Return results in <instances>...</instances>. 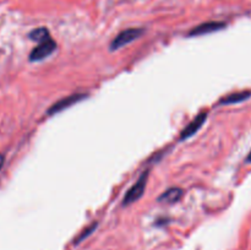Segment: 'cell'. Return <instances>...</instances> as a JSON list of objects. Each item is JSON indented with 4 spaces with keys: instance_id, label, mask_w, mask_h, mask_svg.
<instances>
[{
    "instance_id": "3957f363",
    "label": "cell",
    "mask_w": 251,
    "mask_h": 250,
    "mask_svg": "<svg viewBox=\"0 0 251 250\" xmlns=\"http://www.w3.org/2000/svg\"><path fill=\"white\" fill-rule=\"evenodd\" d=\"M56 49V43L51 38L47 39V41L41 42L29 54V60L31 61H41L43 59L48 58L49 55L54 53Z\"/></svg>"
},
{
    "instance_id": "9c48e42d",
    "label": "cell",
    "mask_w": 251,
    "mask_h": 250,
    "mask_svg": "<svg viewBox=\"0 0 251 250\" xmlns=\"http://www.w3.org/2000/svg\"><path fill=\"white\" fill-rule=\"evenodd\" d=\"M29 38H31L32 41L41 43V42H44L47 41V39H49L50 37H49V31L46 28V27H39V28L33 29V31L29 33Z\"/></svg>"
},
{
    "instance_id": "277c9868",
    "label": "cell",
    "mask_w": 251,
    "mask_h": 250,
    "mask_svg": "<svg viewBox=\"0 0 251 250\" xmlns=\"http://www.w3.org/2000/svg\"><path fill=\"white\" fill-rule=\"evenodd\" d=\"M86 97H87V95H83V93H76V95H71V96H68V97L61 98L60 100L55 102L50 108H49L48 114L53 115V114H56V113L63 112V110L68 109V108H70L71 105H74L75 103H78L82 100H85Z\"/></svg>"
},
{
    "instance_id": "7a4b0ae2",
    "label": "cell",
    "mask_w": 251,
    "mask_h": 250,
    "mask_svg": "<svg viewBox=\"0 0 251 250\" xmlns=\"http://www.w3.org/2000/svg\"><path fill=\"white\" fill-rule=\"evenodd\" d=\"M144 33V29L142 28H127L125 31L120 32L113 42L110 43V49L112 50H117V49L123 48L126 44L131 43L132 41L137 39L139 37H141V34Z\"/></svg>"
},
{
    "instance_id": "8992f818",
    "label": "cell",
    "mask_w": 251,
    "mask_h": 250,
    "mask_svg": "<svg viewBox=\"0 0 251 250\" xmlns=\"http://www.w3.org/2000/svg\"><path fill=\"white\" fill-rule=\"evenodd\" d=\"M226 24L225 22L220 21H210L205 22V24H201L199 26H196L195 28H193L189 33V36H202V34L212 33V32L220 31V29L225 28Z\"/></svg>"
},
{
    "instance_id": "52a82bcc",
    "label": "cell",
    "mask_w": 251,
    "mask_h": 250,
    "mask_svg": "<svg viewBox=\"0 0 251 250\" xmlns=\"http://www.w3.org/2000/svg\"><path fill=\"white\" fill-rule=\"evenodd\" d=\"M183 196V190L179 188H171L167 191H164L161 196L158 198L159 202L164 203H176V201L180 200V198Z\"/></svg>"
},
{
    "instance_id": "8fae6325",
    "label": "cell",
    "mask_w": 251,
    "mask_h": 250,
    "mask_svg": "<svg viewBox=\"0 0 251 250\" xmlns=\"http://www.w3.org/2000/svg\"><path fill=\"white\" fill-rule=\"evenodd\" d=\"M4 161H5L4 156H2V154H0V169H1L2 166H4Z\"/></svg>"
},
{
    "instance_id": "ba28073f",
    "label": "cell",
    "mask_w": 251,
    "mask_h": 250,
    "mask_svg": "<svg viewBox=\"0 0 251 250\" xmlns=\"http://www.w3.org/2000/svg\"><path fill=\"white\" fill-rule=\"evenodd\" d=\"M251 96L250 91H242V92H235L232 93V95L227 96L226 98L221 100V103L222 104H234V103L243 102V100H248Z\"/></svg>"
},
{
    "instance_id": "30bf717a",
    "label": "cell",
    "mask_w": 251,
    "mask_h": 250,
    "mask_svg": "<svg viewBox=\"0 0 251 250\" xmlns=\"http://www.w3.org/2000/svg\"><path fill=\"white\" fill-rule=\"evenodd\" d=\"M96 227H97V223H95V225H90V227H88L87 229H85V230H83V232H82V234H80V237H78L77 239L75 240V244H78V243H80L81 240H83V239H85L86 237H88V235H90L91 233H92L93 230H95V228H96Z\"/></svg>"
},
{
    "instance_id": "5b68a950",
    "label": "cell",
    "mask_w": 251,
    "mask_h": 250,
    "mask_svg": "<svg viewBox=\"0 0 251 250\" xmlns=\"http://www.w3.org/2000/svg\"><path fill=\"white\" fill-rule=\"evenodd\" d=\"M206 119H207V112L200 113V114H199L198 117H196L195 119H194L193 122H191L190 124H189L188 126L181 131L180 139L185 140V139H189V137H191L193 135H195L196 132L202 127V125L205 124Z\"/></svg>"
},
{
    "instance_id": "6da1fadb",
    "label": "cell",
    "mask_w": 251,
    "mask_h": 250,
    "mask_svg": "<svg viewBox=\"0 0 251 250\" xmlns=\"http://www.w3.org/2000/svg\"><path fill=\"white\" fill-rule=\"evenodd\" d=\"M147 179H149V171L144 172V173L141 174V176L136 180V183L127 190V193L125 194L124 196V200H123V205H130V203L137 201L142 195H144L145 189H146Z\"/></svg>"
},
{
    "instance_id": "7c38bea8",
    "label": "cell",
    "mask_w": 251,
    "mask_h": 250,
    "mask_svg": "<svg viewBox=\"0 0 251 250\" xmlns=\"http://www.w3.org/2000/svg\"><path fill=\"white\" fill-rule=\"evenodd\" d=\"M248 162H251V151H250L249 156H248Z\"/></svg>"
}]
</instances>
